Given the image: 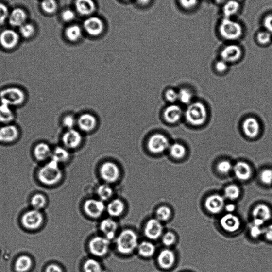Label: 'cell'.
<instances>
[{
  "mask_svg": "<svg viewBox=\"0 0 272 272\" xmlns=\"http://www.w3.org/2000/svg\"><path fill=\"white\" fill-rule=\"evenodd\" d=\"M218 33L223 40L235 43L243 37L244 28L239 21L234 18L223 17L219 24Z\"/></svg>",
  "mask_w": 272,
  "mask_h": 272,
  "instance_id": "cell-1",
  "label": "cell"
},
{
  "mask_svg": "<svg viewBox=\"0 0 272 272\" xmlns=\"http://www.w3.org/2000/svg\"><path fill=\"white\" fill-rule=\"evenodd\" d=\"M62 178L60 164L51 159L45 164L38 172V178L44 185H53L57 184Z\"/></svg>",
  "mask_w": 272,
  "mask_h": 272,
  "instance_id": "cell-2",
  "label": "cell"
},
{
  "mask_svg": "<svg viewBox=\"0 0 272 272\" xmlns=\"http://www.w3.org/2000/svg\"><path fill=\"white\" fill-rule=\"evenodd\" d=\"M26 100L25 91L17 86L7 87L0 90V103L7 104L13 108L21 105Z\"/></svg>",
  "mask_w": 272,
  "mask_h": 272,
  "instance_id": "cell-3",
  "label": "cell"
},
{
  "mask_svg": "<svg viewBox=\"0 0 272 272\" xmlns=\"http://www.w3.org/2000/svg\"><path fill=\"white\" fill-rule=\"evenodd\" d=\"M186 120L191 125L199 126L205 122L207 117L206 107L201 102H194L188 105L186 110Z\"/></svg>",
  "mask_w": 272,
  "mask_h": 272,
  "instance_id": "cell-4",
  "label": "cell"
},
{
  "mask_svg": "<svg viewBox=\"0 0 272 272\" xmlns=\"http://www.w3.org/2000/svg\"><path fill=\"white\" fill-rule=\"evenodd\" d=\"M138 246V237L132 230H123L116 239L117 250L123 254L132 253Z\"/></svg>",
  "mask_w": 272,
  "mask_h": 272,
  "instance_id": "cell-5",
  "label": "cell"
},
{
  "mask_svg": "<svg viewBox=\"0 0 272 272\" xmlns=\"http://www.w3.org/2000/svg\"><path fill=\"white\" fill-rule=\"evenodd\" d=\"M170 141L165 135L156 133L151 136L147 141V149L154 154H160L169 150Z\"/></svg>",
  "mask_w": 272,
  "mask_h": 272,
  "instance_id": "cell-6",
  "label": "cell"
},
{
  "mask_svg": "<svg viewBox=\"0 0 272 272\" xmlns=\"http://www.w3.org/2000/svg\"><path fill=\"white\" fill-rule=\"evenodd\" d=\"M243 50L239 45L229 43L225 45L220 52L221 59L228 64L239 61L242 57Z\"/></svg>",
  "mask_w": 272,
  "mask_h": 272,
  "instance_id": "cell-7",
  "label": "cell"
},
{
  "mask_svg": "<svg viewBox=\"0 0 272 272\" xmlns=\"http://www.w3.org/2000/svg\"><path fill=\"white\" fill-rule=\"evenodd\" d=\"M101 177L107 183L116 182L120 177V169L116 163L106 162L101 166L100 170Z\"/></svg>",
  "mask_w": 272,
  "mask_h": 272,
  "instance_id": "cell-8",
  "label": "cell"
},
{
  "mask_svg": "<svg viewBox=\"0 0 272 272\" xmlns=\"http://www.w3.org/2000/svg\"><path fill=\"white\" fill-rule=\"evenodd\" d=\"M83 140L82 133L75 128L67 130L62 137L64 146L69 150L77 149L82 145Z\"/></svg>",
  "mask_w": 272,
  "mask_h": 272,
  "instance_id": "cell-9",
  "label": "cell"
},
{
  "mask_svg": "<svg viewBox=\"0 0 272 272\" xmlns=\"http://www.w3.org/2000/svg\"><path fill=\"white\" fill-rule=\"evenodd\" d=\"M109 246L110 240L105 237H95L89 243L90 253L98 257L104 256L109 251Z\"/></svg>",
  "mask_w": 272,
  "mask_h": 272,
  "instance_id": "cell-10",
  "label": "cell"
},
{
  "mask_svg": "<svg viewBox=\"0 0 272 272\" xmlns=\"http://www.w3.org/2000/svg\"><path fill=\"white\" fill-rule=\"evenodd\" d=\"M84 28L89 35L96 37L101 35L104 30V24L99 17H89L84 22Z\"/></svg>",
  "mask_w": 272,
  "mask_h": 272,
  "instance_id": "cell-11",
  "label": "cell"
},
{
  "mask_svg": "<svg viewBox=\"0 0 272 272\" xmlns=\"http://www.w3.org/2000/svg\"><path fill=\"white\" fill-rule=\"evenodd\" d=\"M22 223L28 229L35 230L39 228L43 221L42 213L36 209L27 212L22 218Z\"/></svg>",
  "mask_w": 272,
  "mask_h": 272,
  "instance_id": "cell-12",
  "label": "cell"
},
{
  "mask_svg": "<svg viewBox=\"0 0 272 272\" xmlns=\"http://www.w3.org/2000/svg\"><path fill=\"white\" fill-rule=\"evenodd\" d=\"M77 125L83 132H92L98 126L97 118L91 113H83L77 119Z\"/></svg>",
  "mask_w": 272,
  "mask_h": 272,
  "instance_id": "cell-13",
  "label": "cell"
},
{
  "mask_svg": "<svg viewBox=\"0 0 272 272\" xmlns=\"http://www.w3.org/2000/svg\"><path fill=\"white\" fill-rule=\"evenodd\" d=\"M106 207L103 201L101 200L90 199L85 202L84 209L85 213L88 216L93 218H98L101 216L105 211Z\"/></svg>",
  "mask_w": 272,
  "mask_h": 272,
  "instance_id": "cell-14",
  "label": "cell"
},
{
  "mask_svg": "<svg viewBox=\"0 0 272 272\" xmlns=\"http://www.w3.org/2000/svg\"><path fill=\"white\" fill-rule=\"evenodd\" d=\"M19 129L13 124H4L0 127V143H10L18 139Z\"/></svg>",
  "mask_w": 272,
  "mask_h": 272,
  "instance_id": "cell-15",
  "label": "cell"
},
{
  "mask_svg": "<svg viewBox=\"0 0 272 272\" xmlns=\"http://www.w3.org/2000/svg\"><path fill=\"white\" fill-rule=\"evenodd\" d=\"M161 222L157 219H152L147 221L144 228V234L147 238L151 240L158 239L163 233Z\"/></svg>",
  "mask_w": 272,
  "mask_h": 272,
  "instance_id": "cell-16",
  "label": "cell"
},
{
  "mask_svg": "<svg viewBox=\"0 0 272 272\" xmlns=\"http://www.w3.org/2000/svg\"><path fill=\"white\" fill-rule=\"evenodd\" d=\"M220 225L226 231L233 233L240 227V221L239 218L232 213L224 215L220 220Z\"/></svg>",
  "mask_w": 272,
  "mask_h": 272,
  "instance_id": "cell-17",
  "label": "cell"
},
{
  "mask_svg": "<svg viewBox=\"0 0 272 272\" xmlns=\"http://www.w3.org/2000/svg\"><path fill=\"white\" fill-rule=\"evenodd\" d=\"M207 210L212 214H218L222 211L225 206L224 198L219 195L209 196L205 203Z\"/></svg>",
  "mask_w": 272,
  "mask_h": 272,
  "instance_id": "cell-18",
  "label": "cell"
},
{
  "mask_svg": "<svg viewBox=\"0 0 272 272\" xmlns=\"http://www.w3.org/2000/svg\"><path fill=\"white\" fill-rule=\"evenodd\" d=\"M183 115V111L181 107L177 105L172 104L166 107L163 112V118L168 123H177Z\"/></svg>",
  "mask_w": 272,
  "mask_h": 272,
  "instance_id": "cell-19",
  "label": "cell"
},
{
  "mask_svg": "<svg viewBox=\"0 0 272 272\" xmlns=\"http://www.w3.org/2000/svg\"><path fill=\"white\" fill-rule=\"evenodd\" d=\"M242 129L243 132L247 137L252 138H255L260 133V124L256 119L249 117L243 121Z\"/></svg>",
  "mask_w": 272,
  "mask_h": 272,
  "instance_id": "cell-20",
  "label": "cell"
},
{
  "mask_svg": "<svg viewBox=\"0 0 272 272\" xmlns=\"http://www.w3.org/2000/svg\"><path fill=\"white\" fill-rule=\"evenodd\" d=\"M19 35L14 30L4 31L0 35V43L6 49H12L16 46L19 41Z\"/></svg>",
  "mask_w": 272,
  "mask_h": 272,
  "instance_id": "cell-21",
  "label": "cell"
},
{
  "mask_svg": "<svg viewBox=\"0 0 272 272\" xmlns=\"http://www.w3.org/2000/svg\"><path fill=\"white\" fill-rule=\"evenodd\" d=\"M75 7L77 12L83 16L92 15L96 10L93 0H76Z\"/></svg>",
  "mask_w": 272,
  "mask_h": 272,
  "instance_id": "cell-22",
  "label": "cell"
},
{
  "mask_svg": "<svg viewBox=\"0 0 272 272\" xmlns=\"http://www.w3.org/2000/svg\"><path fill=\"white\" fill-rule=\"evenodd\" d=\"M233 171L236 178L241 181H246L252 177V168L245 162H237L233 167Z\"/></svg>",
  "mask_w": 272,
  "mask_h": 272,
  "instance_id": "cell-23",
  "label": "cell"
},
{
  "mask_svg": "<svg viewBox=\"0 0 272 272\" xmlns=\"http://www.w3.org/2000/svg\"><path fill=\"white\" fill-rule=\"evenodd\" d=\"M117 228L116 221L110 218L102 220L100 225V228L102 233L109 240L113 239L115 237Z\"/></svg>",
  "mask_w": 272,
  "mask_h": 272,
  "instance_id": "cell-24",
  "label": "cell"
},
{
  "mask_svg": "<svg viewBox=\"0 0 272 272\" xmlns=\"http://www.w3.org/2000/svg\"><path fill=\"white\" fill-rule=\"evenodd\" d=\"M52 152L50 146L44 142L38 143L33 150L34 157L39 161H44L51 157Z\"/></svg>",
  "mask_w": 272,
  "mask_h": 272,
  "instance_id": "cell-25",
  "label": "cell"
},
{
  "mask_svg": "<svg viewBox=\"0 0 272 272\" xmlns=\"http://www.w3.org/2000/svg\"><path fill=\"white\" fill-rule=\"evenodd\" d=\"M175 256L174 252L170 249H165L162 251L157 257L158 264L164 269H169L175 263Z\"/></svg>",
  "mask_w": 272,
  "mask_h": 272,
  "instance_id": "cell-26",
  "label": "cell"
},
{
  "mask_svg": "<svg viewBox=\"0 0 272 272\" xmlns=\"http://www.w3.org/2000/svg\"><path fill=\"white\" fill-rule=\"evenodd\" d=\"M240 10L239 0H227L223 5L222 13L225 18H234Z\"/></svg>",
  "mask_w": 272,
  "mask_h": 272,
  "instance_id": "cell-27",
  "label": "cell"
},
{
  "mask_svg": "<svg viewBox=\"0 0 272 272\" xmlns=\"http://www.w3.org/2000/svg\"><path fill=\"white\" fill-rule=\"evenodd\" d=\"M69 151L65 146H56L52 150L51 158L52 160L59 164L66 162L70 157Z\"/></svg>",
  "mask_w": 272,
  "mask_h": 272,
  "instance_id": "cell-28",
  "label": "cell"
},
{
  "mask_svg": "<svg viewBox=\"0 0 272 272\" xmlns=\"http://www.w3.org/2000/svg\"><path fill=\"white\" fill-rule=\"evenodd\" d=\"M10 24L15 27H21L24 25L26 19L25 11L17 8L12 11L9 16Z\"/></svg>",
  "mask_w": 272,
  "mask_h": 272,
  "instance_id": "cell-29",
  "label": "cell"
},
{
  "mask_svg": "<svg viewBox=\"0 0 272 272\" xmlns=\"http://www.w3.org/2000/svg\"><path fill=\"white\" fill-rule=\"evenodd\" d=\"M15 118V112L12 107L0 103V123L3 124H10Z\"/></svg>",
  "mask_w": 272,
  "mask_h": 272,
  "instance_id": "cell-30",
  "label": "cell"
},
{
  "mask_svg": "<svg viewBox=\"0 0 272 272\" xmlns=\"http://www.w3.org/2000/svg\"><path fill=\"white\" fill-rule=\"evenodd\" d=\"M254 219H258L264 221L270 220L272 217V213L270 208L264 204H260L255 207L253 211Z\"/></svg>",
  "mask_w": 272,
  "mask_h": 272,
  "instance_id": "cell-31",
  "label": "cell"
},
{
  "mask_svg": "<svg viewBox=\"0 0 272 272\" xmlns=\"http://www.w3.org/2000/svg\"><path fill=\"white\" fill-rule=\"evenodd\" d=\"M107 212L112 217H118L124 210L123 202L120 200L115 199L111 201L106 207Z\"/></svg>",
  "mask_w": 272,
  "mask_h": 272,
  "instance_id": "cell-32",
  "label": "cell"
},
{
  "mask_svg": "<svg viewBox=\"0 0 272 272\" xmlns=\"http://www.w3.org/2000/svg\"><path fill=\"white\" fill-rule=\"evenodd\" d=\"M65 35L69 41L76 42L82 36V28L78 25H70L66 28Z\"/></svg>",
  "mask_w": 272,
  "mask_h": 272,
  "instance_id": "cell-33",
  "label": "cell"
},
{
  "mask_svg": "<svg viewBox=\"0 0 272 272\" xmlns=\"http://www.w3.org/2000/svg\"><path fill=\"white\" fill-rule=\"evenodd\" d=\"M139 254L144 257H151L155 252V247L149 241L141 242L137 247Z\"/></svg>",
  "mask_w": 272,
  "mask_h": 272,
  "instance_id": "cell-34",
  "label": "cell"
},
{
  "mask_svg": "<svg viewBox=\"0 0 272 272\" xmlns=\"http://www.w3.org/2000/svg\"><path fill=\"white\" fill-rule=\"evenodd\" d=\"M170 155L175 159H181L186 155V149L183 145L174 143L170 145L169 149Z\"/></svg>",
  "mask_w": 272,
  "mask_h": 272,
  "instance_id": "cell-35",
  "label": "cell"
},
{
  "mask_svg": "<svg viewBox=\"0 0 272 272\" xmlns=\"http://www.w3.org/2000/svg\"><path fill=\"white\" fill-rule=\"evenodd\" d=\"M31 266V259L27 256H22L17 260L15 269L18 272H26L30 269Z\"/></svg>",
  "mask_w": 272,
  "mask_h": 272,
  "instance_id": "cell-36",
  "label": "cell"
},
{
  "mask_svg": "<svg viewBox=\"0 0 272 272\" xmlns=\"http://www.w3.org/2000/svg\"><path fill=\"white\" fill-rule=\"evenodd\" d=\"M256 43L262 46L269 44L272 41V34L265 30H260L255 35Z\"/></svg>",
  "mask_w": 272,
  "mask_h": 272,
  "instance_id": "cell-37",
  "label": "cell"
},
{
  "mask_svg": "<svg viewBox=\"0 0 272 272\" xmlns=\"http://www.w3.org/2000/svg\"><path fill=\"white\" fill-rule=\"evenodd\" d=\"M112 187L108 184H102L97 189V194L100 200L105 201L109 200L113 195Z\"/></svg>",
  "mask_w": 272,
  "mask_h": 272,
  "instance_id": "cell-38",
  "label": "cell"
},
{
  "mask_svg": "<svg viewBox=\"0 0 272 272\" xmlns=\"http://www.w3.org/2000/svg\"><path fill=\"white\" fill-rule=\"evenodd\" d=\"M85 272H103L101 264L94 259H88L84 264Z\"/></svg>",
  "mask_w": 272,
  "mask_h": 272,
  "instance_id": "cell-39",
  "label": "cell"
},
{
  "mask_svg": "<svg viewBox=\"0 0 272 272\" xmlns=\"http://www.w3.org/2000/svg\"><path fill=\"white\" fill-rule=\"evenodd\" d=\"M240 190L239 187L235 185H230L226 187L224 190V196L230 200H235L239 198Z\"/></svg>",
  "mask_w": 272,
  "mask_h": 272,
  "instance_id": "cell-40",
  "label": "cell"
},
{
  "mask_svg": "<svg viewBox=\"0 0 272 272\" xmlns=\"http://www.w3.org/2000/svg\"><path fill=\"white\" fill-rule=\"evenodd\" d=\"M171 216V209L166 206H162L158 208L156 211V219L160 222L168 220Z\"/></svg>",
  "mask_w": 272,
  "mask_h": 272,
  "instance_id": "cell-41",
  "label": "cell"
},
{
  "mask_svg": "<svg viewBox=\"0 0 272 272\" xmlns=\"http://www.w3.org/2000/svg\"><path fill=\"white\" fill-rule=\"evenodd\" d=\"M193 94L188 89L183 88L178 92V100L181 103L189 105L191 103Z\"/></svg>",
  "mask_w": 272,
  "mask_h": 272,
  "instance_id": "cell-42",
  "label": "cell"
},
{
  "mask_svg": "<svg viewBox=\"0 0 272 272\" xmlns=\"http://www.w3.org/2000/svg\"><path fill=\"white\" fill-rule=\"evenodd\" d=\"M31 204L34 209L39 211L45 206L46 200L42 195L36 194L33 197Z\"/></svg>",
  "mask_w": 272,
  "mask_h": 272,
  "instance_id": "cell-43",
  "label": "cell"
},
{
  "mask_svg": "<svg viewBox=\"0 0 272 272\" xmlns=\"http://www.w3.org/2000/svg\"><path fill=\"white\" fill-rule=\"evenodd\" d=\"M41 5L44 11L49 14L54 13L58 7L55 0H43Z\"/></svg>",
  "mask_w": 272,
  "mask_h": 272,
  "instance_id": "cell-44",
  "label": "cell"
},
{
  "mask_svg": "<svg viewBox=\"0 0 272 272\" xmlns=\"http://www.w3.org/2000/svg\"><path fill=\"white\" fill-rule=\"evenodd\" d=\"M77 119L71 115H67L62 119V124L63 126L69 130L74 129L77 125Z\"/></svg>",
  "mask_w": 272,
  "mask_h": 272,
  "instance_id": "cell-45",
  "label": "cell"
},
{
  "mask_svg": "<svg viewBox=\"0 0 272 272\" xmlns=\"http://www.w3.org/2000/svg\"><path fill=\"white\" fill-rule=\"evenodd\" d=\"M200 0H178L180 7L186 10H191L197 7Z\"/></svg>",
  "mask_w": 272,
  "mask_h": 272,
  "instance_id": "cell-46",
  "label": "cell"
},
{
  "mask_svg": "<svg viewBox=\"0 0 272 272\" xmlns=\"http://www.w3.org/2000/svg\"><path fill=\"white\" fill-rule=\"evenodd\" d=\"M233 167L234 166L232 165L230 162L224 160L218 163L217 169L220 173L226 174L229 173L232 170H233Z\"/></svg>",
  "mask_w": 272,
  "mask_h": 272,
  "instance_id": "cell-47",
  "label": "cell"
},
{
  "mask_svg": "<svg viewBox=\"0 0 272 272\" xmlns=\"http://www.w3.org/2000/svg\"><path fill=\"white\" fill-rule=\"evenodd\" d=\"M260 179L262 182L265 185H269L272 184V170L265 169L260 173Z\"/></svg>",
  "mask_w": 272,
  "mask_h": 272,
  "instance_id": "cell-48",
  "label": "cell"
},
{
  "mask_svg": "<svg viewBox=\"0 0 272 272\" xmlns=\"http://www.w3.org/2000/svg\"><path fill=\"white\" fill-rule=\"evenodd\" d=\"M34 32H35L34 27L30 24H24L20 27V32L25 38L31 37Z\"/></svg>",
  "mask_w": 272,
  "mask_h": 272,
  "instance_id": "cell-49",
  "label": "cell"
},
{
  "mask_svg": "<svg viewBox=\"0 0 272 272\" xmlns=\"http://www.w3.org/2000/svg\"><path fill=\"white\" fill-rule=\"evenodd\" d=\"M175 240H176V237L171 232H167L162 237V242L164 245L167 247L173 245Z\"/></svg>",
  "mask_w": 272,
  "mask_h": 272,
  "instance_id": "cell-50",
  "label": "cell"
},
{
  "mask_svg": "<svg viewBox=\"0 0 272 272\" xmlns=\"http://www.w3.org/2000/svg\"><path fill=\"white\" fill-rule=\"evenodd\" d=\"M62 18L66 22H71L76 19V15L74 11L67 9L62 13Z\"/></svg>",
  "mask_w": 272,
  "mask_h": 272,
  "instance_id": "cell-51",
  "label": "cell"
},
{
  "mask_svg": "<svg viewBox=\"0 0 272 272\" xmlns=\"http://www.w3.org/2000/svg\"><path fill=\"white\" fill-rule=\"evenodd\" d=\"M165 98L170 103H173L178 100V92L173 89H169L165 93Z\"/></svg>",
  "mask_w": 272,
  "mask_h": 272,
  "instance_id": "cell-52",
  "label": "cell"
},
{
  "mask_svg": "<svg viewBox=\"0 0 272 272\" xmlns=\"http://www.w3.org/2000/svg\"><path fill=\"white\" fill-rule=\"evenodd\" d=\"M9 16V10L6 5L0 3V25L3 24Z\"/></svg>",
  "mask_w": 272,
  "mask_h": 272,
  "instance_id": "cell-53",
  "label": "cell"
},
{
  "mask_svg": "<svg viewBox=\"0 0 272 272\" xmlns=\"http://www.w3.org/2000/svg\"><path fill=\"white\" fill-rule=\"evenodd\" d=\"M264 30L272 34V14L266 15L263 20Z\"/></svg>",
  "mask_w": 272,
  "mask_h": 272,
  "instance_id": "cell-54",
  "label": "cell"
},
{
  "mask_svg": "<svg viewBox=\"0 0 272 272\" xmlns=\"http://www.w3.org/2000/svg\"><path fill=\"white\" fill-rule=\"evenodd\" d=\"M229 64L227 62L223 61L222 59L216 62L215 64V68L216 70L219 72H223L228 70Z\"/></svg>",
  "mask_w": 272,
  "mask_h": 272,
  "instance_id": "cell-55",
  "label": "cell"
},
{
  "mask_svg": "<svg viewBox=\"0 0 272 272\" xmlns=\"http://www.w3.org/2000/svg\"><path fill=\"white\" fill-rule=\"evenodd\" d=\"M264 229L261 226L253 225L251 227L250 233L252 237L256 238L263 235Z\"/></svg>",
  "mask_w": 272,
  "mask_h": 272,
  "instance_id": "cell-56",
  "label": "cell"
},
{
  "mask_svg": "<svg viewBox=\"0 0 272 272\" xmlns=\"http://www.w3.org/2000/svg\"><path fill=\"white\" fill-rule=\"evenodd\" d=\"M263 235L266 239L272 241V224L264 229Z\"/></svg>",
  "mask_w": 272,
  "mask_h": 272,
  "instance_id": "cell-57",
  "label": "cell"
},
{
  "mask_svg": "<svg viewBox=\"0 0 272 272\" xmlns=\"http://www.w3.org/2000/svg\"><path fill=\"white\" fill-rule=\"evenodd\" d=\"M46 272H63V271L59 266L56 264H51L47 268Z\"/></svg>",
  "mask_w": 272,
  "mask_h": 272,
  "instance_id": "cell-58",
  "label": "cell"
},
{
  "mask_svg": "<svg viewBox=\"0 0 272 272\" xmlns=\"http://www.w3.org/2000/svg\"><path fill=\"white\" fill-rule=\"evenodd\" d=\"M225 211L228 213H232L235 211L236 206L233 204H229L224 206Z\"/></svg>",
  "mask_w": 272,
  "mask_h": 272,
  "instance_id": "cell-59",
  "label": "cell"
},
{
  "mask_svg": "<svg viewBox=\"0 0 272 272\" xmlns=\"http://www.w3.org/2000/svg\"><path fill=\"white\" fill-rule=\"evenodd\" d=\"M136 1H137V3L140 5H147L150 3L151 0H136Z\"/></svg>",
  "mask_w": 272,
  "mask_h": 272,
  "instance_id": "cell-60",
  "label": "cell"
},
{
  "mask_svg": "<svg viewBox=\"0 0 272 272\" xmlns=\"http://www.w3.org/2000/svg\"><path fill=\"white\" fill-rule=\"evenodd\" d=\"M123 1H129V0H123Z\"/></svg>",
  "mask_w": 272,
  "mask_h": 272,
  "instance_id": "cell-61",
  "label": "cell"
},
{
  "mask_svg": "<svg viewBox=\"0 0 272 272\" xmlns=\"http://www.w3.org/2000/svg\"><path fill=\"white\" fill-rule=\"evenodd\" d=\"M239 1H240V0H239Z\"/></svg>",
  "mask_w": 272,
  "mask_h": 272,
  "instance_id": "cell-62",
  "label": "cell"
}]
</instances>
